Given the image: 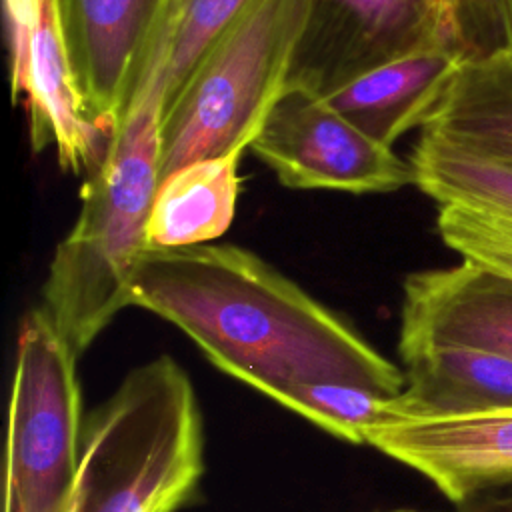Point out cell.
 Returning a JSON list of instances; mask_svg holds the SVG:
<instances>
[{"mask_svg": "<svg viewBox=\"0 0 512 512\" xmlns=\"http://www.w3.org/2000/svg\"><path fill=\"white\" fill-rule=\"evenodd\" d=\"M132 306L180 328L222 372L276 400L306 382L344 380L398 396L404 370L260 256L232 244L146 248Z\"/></svg>", "mask_w": 512, "mask_h": 512, "instance_id": "obj_1", "label": "cell"}, {"mask_svg": "<svg viewBox=\"0 0 512 512\" xmlns=\"http://www.w3.org/2000/svg\"><path fill=\"white\" fill-rule=\"evenodd\" d=\"M160 116L162 86L152 74L86 180L78 218L50 260L40 308L76 358L132 306L130 278L148 248L160 184Z\"/></svg>", "mask_w": 512, "mask_h": 512, "instance_id": "obj_2", "label": "cell"}, {"mask_svg": "<svg viewBox=\"0 0 512 512\" xmlns=\"http://www.w3.org/2000/svg\"><path fill=\"white\" fill-rule=\"evenodd\" d=\"M204 474L202 414L194 386L158 356L86 414L72 512H178Z\"/></svg>", "mask_w": 512, "mask_h": 512, "instance_id": "obj_3", "label": "cell"}, {"mask_svg": "<svg viewBox=\"0 0 512 512\" xmlns=\"http://www.w3.org/2000/svg\"><path fill=\"white\" fill-rule=\"evenodd\" d=\"M312 0H250L206 50L160 118V180L204 158L250 148L288 90Z\"/></svg>", "mask_w": 512, "mask_h": 512, "instance_id": "obj_4", "label": "cell"}, {"mask_svg": "<svg viewBox=\"0 0 512 512\" xmlns=\"http://www.w3.org/2000/svg\"><path fill=\"white\" fill-rule=\"evenodd\" d=\"M76 362L44 310H28L8 404L6 512H72L84 422Z\"/></svg>", "mask_w": 512, "mask_h": 512, "instance_id": "obj_5", "label": "cell"}, {"mask_svg": "<svg viewBox=\"0 0 512 512\" xmlns=\"http://www.w3.org/2000/svg\"><path fill=\"white\" fill-rule=\"evenodd\" d=\"M250 150L284 186L296 190L384 194L414 184L410 160L302 88L282 94Z\"/></svg>", "mask_w": 512, "mask_h": 512, "instance_id": "obj_6", "label": "cell"}, {"mask_svg": "<svg viewBox=\"0 0 512 512\" xmlns=\"http://www.w3.org/2000/svg\"><path fill=\"white\" fill-rule=\"evenodd\" d=\"M174 0H54L84 118L112 134L134 110Z\"/></svg>", "mask_w": 512, "mask_h": 512, "instance_id": "obj_7", "label": "cell"}, {"mask_svg": "<svg viewBox=\"0 0 512 512\" xmlns=\"http://www.w3.org/2000/svg\"><path fill=\"white\" fill-rule=\"evenodd\" d=\"M434 42H448L442 0H312L288 88L322 96Z\"/></svg>", "mask_w": 512, "mask_h": 512, "instance_id": "obj_8", "label": "cell"}, {"mask_svg": "<svg viewBox=\"0 0 512 512\" xmlns=\"http://www.w3.org/2000/svg\"><path fill=\"white\" fill-rule=\"evenodd\" d=\"M366 444L466 506L512 484V408L460 418H384Z\"/></svg>", "mask_w": 512, "mask_h": 512, "instance_id": "obj_9", "label": "cell"}, {"mask_svg": "<svg viewBox=\"0 0 512 512\" xmlns=\"http://www.w3.org/2000/svg\"><path fill=\"white\" fill-rule=\"evenodd\" d=\"M398 352L462 346L512 358V278L462 260L404 280Z\"/></svg>", "mask_w": 512, "mask_h": 512, "instance_id": "obj_10", "label": "cell"}, {"mask_svg": "<svg viewBox=\"0 0 512 512\" xmlns=\"http://www.w3.org/2000/svg\"><path fill=\"white\" fill-rule=\"evenodd\" d=\"M12 100L24 98L34 152L52 146L62 170L98 164L110 138L82 114L62 46L54 0H40L20 72L10 80Z\"/></svg>", "mask_w": 512, "mask_h": 512, "instance_id": "obj_11", "label": "cell"}, {"mask_svg": "<svg viewBox=\"0 0 512 512\" xmlns=\"http://www.w3.org/2000/svg\"><path fill=\"white\" fill-rule=\"evenodd\" d=\"M464 58L448 44L434 42L384 62L322 98L348 122L384 146L422 128Z\"/></svg>", "mask_w": 512, "mask_h": 512, "instance_id": "obj_12", "label": "cell"}, {"mask_svg": "<svg viewBox=\"0 0 512 512\" xmlns=\"http://www.w3.org/2000/svg\"><path fill=\"white\" fill-rule=\"evenodd\" d=\"M404 390L386 418H460L512 408V358L462 346L402 352Z\"/></svg>", "mask_w": 512, "mask_h": 512, "instance_id": "obj_13", "label": "cell"}, {"mask_svg": "<svg viewBox=\"0 0 512 512\" xmlns=\"http://www.w3.org/2000/svg\"><path fill=\"white\" fill-rule=\"evenodd\" d=\"M244 150L190 162L162 178L146 222V246L184 248L222 236L236 212Z\"/></svg>", "mask_w": 512, "mask_h": 512, "instance_id": "obj_14", "label": "cell"}, {"mask_svg": "<svg viewBox=\"0 0 512 512\" xmlns=\"http://www.w3.org/2000/svg\"><path fill=\"white\" fill-rule=\"evenodd\" d=\"M462 150L512 162V60L464 62L420 128Z\"/></svg>", "mask_w": 512, "mask_h": 512, "instance_id": "obj_15", "label": "cell"}, {"mask_svg": "<svg viewBox=\"0 0 512 512\" xmlns=\"http://www.w3.org/2000/svg\"><path fill=\"white\" fill-rule=\"evenodd\" d=\"M410 164L414 186L440 206L460 204L512 218V162L474 154L420 132Z\"/></svg>", "mask_w": 512, "mask_h": 512, "instance_id": "obj_16", "label": "cell"}, {"mask_svg": "<svg viewBox=\"0 0 512 512\" xmlns=\"http://www.w3.org/2000/svg\"><path fill=\"white\" fill-rule=\"evenodd\" d=\"M250 0H174L160 48L162 112L178 98L194 68ZM162 118V116H160Z\"/></svg>", "mask_w": 512, "mask_h": 512, "instance_id": "obj_17", "label": "cell"}, {"mask_svg": "<svg viewBox=\"0 0 512 512\" xmlns=\"http://www.w3.org/2000/svg\"><path fill=\"white\" fill-rule=\"evenodd\" d=\"M392 398L366 384L324 380L290 386L274 402L336 438L366 444V430L386 418Z\"/></svg>", "mask_w": 512, "mask_h": 512, "instance_id": "obj_18", "label": "cell"}, {"mask_svg": "<svg viewBox=\"0 0 512 512\" xmlns=\"http://www.w3.org/2000/svg\"><path fill=\"white\" fill-rule=\"evenodd\" d=\"M436 230L462 260L512 278V218L460 204L438 208Z\"/></svg>", "mask_w": 512, "mask_h": 512, "instance_id": "obj_19", "label": "cell"}, {"mask_svg": "<svg viewBox=\"0 0 512 512\" xmlns=\"http://www.w3.org/2000/svg\"><path fill=\"white\" fill-rule=\"evenodd\" d=\"M442 24L464 62L510 54L512 0H442Z\"/></svg>", "mask_w": 512, "mask_h": 512, "instance_id": "obj_20", "label": "cell"}, {"mask_svg": "<svg viewBox=\"0 0 512 512\" xmlns=\"http://www.w3.org/2000/svg\"><path fill=\"white\" fill-rule=\"evenodd\" d=\"M40 0H4L8 46H10V80L20 72L28 48V38L36 20Z\"/></svg>", "mask_w": 512, "mask_h": 512, "instance_id": "obj_21", "label": "cell"}, {"mask_svg": "<svg viewBox=\"0 0 512 512\" xmlns=\"http://www.w3.org/2000/svg\"><path fill=\"white\" fill-rule=\"evenodd\" d=\"M476 512H512V484L494 490L478 500Z\"/></svg>", "mask_w": 512, "mask_h": 512, "instance_id": "obj_22", "label": "cell"}, {"mask_svg": "<svg viewBox=\"0 0 512 512\" xmlns=\"http://www.w3.org/2000/svg\"><path fill=\"white\" fill-rule=\"evenodd\" d=\"M508 58L512 60V26H510V54H508Z\"/></svg>", "mask_w": 512, "mask_h": 512, "instance_id": "obj_23", "label": "cell"}, {"mask_svg": "<svg viewBox=\"0 0 512 512\" xmlns=\"http://www.w3.org/2000/svg\"><path fill=\"white\" fill-rule=\"evenodd\" d=\"M392 512H416V510H392ZM466 512H476V510H466Z\"/></svg>", "mask_w": 512, "mask_h": 512, "instance_id": "obj_24", "label": "cell"}]
</instances>
